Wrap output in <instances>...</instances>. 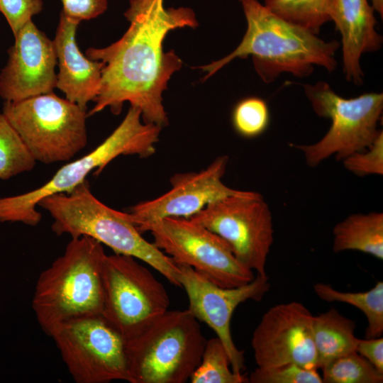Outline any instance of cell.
<instances>
[{"mask_svg": "<svg viewBox=\"0 0 383 383\" xmlns=\"http://www.w3.org/2000/svg\"><path fill=\"white\" fill-rule=\"evenodd\" d=\"M323 383H382L383 373L353 351L321 367Z\"/></svg>", "mask_w": 383, "mask_h": 383, "instance_id": "obj_25", "label": "cell"}, {"mask_svg": "<svg viewBox=\"0 0 383 383\" xmlns=\"http://www.w3.org/2000/svg\"><path fill=\"white\" fill-rule=\"evenodd\" d=\"M137 229L150 232L152 243L177 264L191 267L219 287H237L255 278L223 239L189 218H165Z\"/></svg>", "mask_w": 383, "mask_h": 383, "instance_id": "obj_10", "label": "cell"}, {"mask_svg": "<svg viewBox=\"0 0 383 383\" xmlns=\"http://www.w3.org/2000/svg\"><path fill=\"white\" fill-rule=\"evenodd\" d=\"M62 12L68 18L79 21L90 20L107 9V0H61Z\"/></svg>", "mask_w": 383, "mask_h": 383, "instance_id": "obj_30", "label": "cell"}, {"mask_svg": "<svg viewBox=\"0 0 383 383\" xmlns=\"http://www.w3.org/2000/svg\"><path fill=\"white\" fill-rule=\"evenodd\" d=\"M35 163L17 132L0 113V179L29 172Z\"/></svg>", "mask_w": 383, "mask_h": 383, "instance_id": "obj_24", "label": "cell"}, {"mask_svg": "<svg viewBox=\"0 0 383 383\" xmlns=\"http://www.w3.org/2000/svg\"><path fill=\"white\" fill-rule=\"evenodd\" d=\"M223 239L244 266L266 276L274 240L272 216L262 195L244 191L206 206L189 218Z\"/></svg>", "mask_w": 383, "mask_h": 383, "instance_id": "obj_11", "label": "cell"}, {"mask_svg": "<svg viewBox=\"0 0 383 383\" xmlns=\"http://www.w3.org/2000/svg\"><path fill=\"white\" fill-rule=\"evenodd\" d=\"M333 250H356L383 260V213H353L333 229Z\"/></svg>", "mask_w": 383, "mask_h": 383, "instance_id": "obj_19", "label": "cell"}, {"mask_svg": "<svg viewBox=\"0 0 383 383\" xmlns=\"http://www.w3.org/2000/svg\"><path fill=\"white\" fill-rule=\"evenodd\" d=\"M179 283L187 294L188 310L199 321L209 326L223 343L232 370L242 374L245 370L243 351L235 345L231 331L235 309L248 300L260 301L270 287L269 277L256 274L249 283L233 288L219 287L189 266L177 264Z\"/></svg>", "mask_w": 383, "mask_h": 383, "instance_id": "obj_13", "label": "cell"}, {"mask_svg": "<svg viewBox=\"0 0 383 383\" xmlns=\"http://www.w3.org/2000/svg\"><path fill=\"white\" fill-rule=\"evenodd\" d=\"M228 161V156H220L199 172L174 174L169 191L134 205L127 218L136 228L165 218H189L213 201L243 193L222 182Z\"/></svg>", "mask_w": 383, "mask_h": 383, "instance_id": "obj_15", "label": "cell"}, {"mask_svg": "<svg viewBox=\"0 0 383 383\" xmlns=\"http://www.w3.org/2000/svg\"><path fill=\"white\" fill-rule=\"evenodd\" d=\"M206 340L188 310H167L126 341L130 383H184L199 365Z\"/></svg>", "mask_w": 383, "mask_h": 383, "instance_id": "obj_6", "label": "cell"}, {"mask_svg": "<svg viewBox=\"0 0 383 383\" xmlns=\"http://www.w3.org/2000/svg\"><path fill=\"white\" fill-rule=\"evenodd\" d=\"M355 329V323L335 309L313 316L312 331L317 368L355 351L358 338Z\"/></svg>", "mask_w": 383, "mask_h": 383, "instance_id": "obj_20", "label": "cell"}, {"mask_svg": "<svg viewBox=\"0 0 383 383\" xmlns=\"http://www.w3.org/2000/svg\"><path fill=\"white\" fill-rule=\"evenodd\" d=\"M371 5L374 10L381 16L383 15V0H371Z\"/></svg>", "mask_w": 383, "mask_h": 383, "instance_id": "obj_32", "label": "cell"}, {"mask_svg": "<svg viewBox=\"0 0 383 383\" xmlns=\"http://www.w3.org/2000/svg\"><path fill=\"white\" fill-rule=\"evenodd\" d=\"M345 168L360 177L383 174V131L364 150L355 152L343 160Z\"/></svg>", "mask_w": 383, "mask_h": 383, "instance_id": "obj_28", "label": "cell"}, {"mask_svg": "<svg viewBox=\"0 0 383 383\" xmlns=\"http://www.w3.org/2000/svg\"><path fill=\"white\" fill-rule=\"evenodd\" d=\"M313 316L302 303L295 301L268 309L251 340L257 367L295 363L318 369L312 331Z\"/></svg>", "mask_w": 383, "mask_h": 383, "instance_id": "obj_14", "label": "cell"}, {"mask_svg": "<svg viewBox=\"0 0 383 383\" xmlns=\"http://www.w3.org/2000/svg\"><path fill=\"white\" fill-rule=\"evenodd\" d=\"M79 23L61 11L52 40L59 69L56 88L65 99L87 109L99 93L104 63L88 58L79 50L76 40Z\"/></svg>", "mask_w": 383, "mask_h": 383, "instance_id": "obj_18", "label": "cell"}, {"mask_svg": "<svg viewBox=\"0 0 383 383\" xmlns=\"http://www.w3.org/2000/svg\"><path fill=\"white\" fill-rule=\"evenodd\" d=\"M313 290L321 299L328 302H342L360 309L365 316L367 326L366 338H378L383 333V282L379 281L366 292H345L331 284L316 283Z\"/></svg>", "mask_w": 383, "mask_h": 383, "instance_id": "obj_21", "label": "cell"}, {"mask_svg": "<svg viewBox=\"0 0 383 383\" xmlns=\"http://www.w3.org/2000/svg\"><path fill=\"white\" fill-rule=\"evenodd\" d=\"M49 336L77 383L129 382L126 340L101 314L62 323Z\"/></svg>", "mask_w": 383, "mask_h": 383, "instance_id": "obj_12", "label": "cell"}, {"mask_svg": "<svg viewBox=\"0 0 383 383\" xmlns=\"http://www.w3.org/2000/svg\"><path fill=\"white\" fill-rule=\"evenodd\" d=\"M2 113L35 162L69 161L87 144V109L53 92L4 101Z\"/></svg>", "mask_w": 383, "mask_h": 383, "instance_id": "obj_7", "label": "cell"}, {"mask_svg": "<svg viewBox=\"0 0 383 383\" xmlns=\"http://www.w3.org/2000/svg\"><path fill=\"white\" fill-rule=\"evenodd\" d=\"M374 9L369 0H329L328 12L341 35L343 70L345 79L363 82L360 60L363 54L379 50L382 37L376 30Z\"/></svg>", "mask_w": 383, "mask_h": 383, "instance_id": "obj_17", "label": "cell"}, {"mask_svg": "<svg viewBox=\"0 0 383 383\" xmlns=\"http://www.w3.org/2000/svg\"><path fill=\"white\" fill-rule=\"evenodd\" d=\"M42 0H0V13L14 35L33 16L42 10Z\"/></svg>", "mask_w": 383, "mask_h": 383, "instance_id": "obj_29", "label": "cell"}, {"mask_svg": "<svg viewBox=\"0 0 383 383\" xmlns=\"http://www.w3.org/2000/svg\"><path fill=\"white\" fill-rule=\"evenodd\" d=\"M247 21L246 32L237 48L227 56L200 66L209 78L236 57L251 56L255 72L265 83L281 74L307 77L315 66L333 72L340 43L326 41L311 31L275 15L257 0H238Z\"/></svg>", "mask_w": 383, "mask_h": 383, "instance_id": "obj_2", "label": "cell"}, {"mask_svg": "<svg viewBox=\"0 0 383 383\" xmlns=\"http://www.w3.org/2000/svg\"><path fill=\"white\" fill-rule=\"evenodd\" d=\"M192 383H247L248 378L235 373L227 352L217 338L206 340L201 362L190 379Z\"/></svg>", "mask_w": 383, "mask_h": 383, "instance_id": "obj_23", "label": "cell"}, {"mask_svg": "<svg viewBox=\"0 0 383 383\" xmlns=\"http://www.w3.org/2000/svg\"><path fill=\"white\" fill-rule=\"evenodd\" d=\"M270 114L267 102L262 98L249 96L240 100L232 112L235 131L246 138L262 134L268 128Z\"/></svg>", "mask_w": 383, "mask_h": 383, "instance_id": "obj_26", "label": "cell"}, {"mask_svg": "<svg viewBox=\"0 0 383 383\" xmlns=\"http://www.w3.org/2000/svg\"><path fill=\"white\" fill-rule=\"evenodd\" d=\"M329 0H264V5L279 17L318 34L331 21Z\"/></svg>", "mask_w": 383, "mask_h": 383, "instance_id": "obj_22", "label": "cell"}, {"mask_svg": "<svg viewBox=\"0 0 383 383\" xmlns=\"http://www.w3.org/2000/svg\"><path fill=\"white\" fill-rule=\"evenodd\" d=\"M106 256L97 240L86 235L74 238L64 253L41 272L32 308L48 335L70 321L102 314Z\"/></svg>", "mask_w": 383, "mask_h": 383, "instance_id": "obj_3", "label": "cell"}, {"mask_svg": "<svg viewBox=\"0 0 383 383\" xmlns=\"http://www.w3.org/2000/svg\"><path fill=\"white\" fill-rule=\"evenodd\" d=\"M165 0H130L124 13L130 26L110 45L89 48L85 55L104 63L95 105L88 116L109 107L119 114L123 105L138 108L143 122L162 128L168 124L162 93L182 65L174 50L165 52L167 33L176 28H195L199 23L190 8H166Z\"/></svg>", "mask_w": 383, "mask_h": 383, "instance_id": "obj_1", "label": "cell"}, {"mask_svg": "<svg viewBox=\"0 0 383 383\" xmlns=\"http://www.w3.org/2000/svg\"><path fill=\"white\" fill-rule=\"evenodd\" d=\"M38 206L53 219L52 229L57 235L72 238L90 237L110 248L116 254L141 260L181 287L179 268L168 255L146 240L126 216V212L106 206L91 193L87 179L69 193L43 199Z\"/></svg>", "mask_w": 383, "mask_h": 383, "instance_id": "obj_4", "label": "cell"}, {"mask_svg": "<svg viewBox=\"0 0 383 383\" xmlns=\"http://www.w3.org/2000/svg\"><path fill=\"white\" fill-rule=\"evenodd\" d=\"M162 128L143 122L140 110L131 106L118 127L95 149L61 167L44 184L21 194L0 197V222H19L36 226L42 215L38 203L49 196L69 193L93 171L99 174L120 155L146 158L155 151Z\"/></svg>", "mask_w": 383, "mask_h": 383, "instance_id": "obj_5", "label": "cell"}, {"mask_svg": "<svg viewBox=\"0 0 383 383\" xmlns=\"http://www.w3.org/2000/svg\"><path fill=\"white\" fill-rule=\"evenodd\" d=\"M248 378L250 383H323L317 369L295 363L257 367Z\"/></svg>", "mask_w": 383, "mask_h": 383, "instance_id": "obj_27", "label": "cell"}, {"mask_svg": "<svg viewBox=\"0 0 383 383\" xmlns=\"http://www.w3.org/2000/svg\"><path fill=\"white\" fill-rule=\"evenodd\" d=\"M355 351L367 360L378 371L383 373V338L357 340Z\"/></svg>", "mask_w": 383, "mask_h": 383, "instance_id": "obj_31", "label": "cell"}, {"mask_svg": "<svg viewBox=\"0 0 383 383\" xmlns=\"http://www.w3.org/2000/svg\"><path fill=\"white\" fill-rule=\"evenodd\" d=\"M13 36L0 72V96L4 101H17L53 92L57 84L53 41L32 20Z\"/></svg>", "mask_w": 383, "mask_h": 383, "instance_id": "obj_16", "label": "cell"}, {"mask_svg": "<svg viewBox=\"0 0 383 383\" xmlns=\"http://www.w3.org/2000/svg\"><path fill=\"white\" fill-rule=\"evenodd\" d=\"M102 316L126 341L135 338L169 310L164 285L137 259L106 256Z\"/></svg>", "mask_w": 383, "mask_h": 383, "instance_id": "obj_9", "label": "cell"}, {"mask_svg": "<svg viewBox=\"0 0 383 383\" xmlns=\"http://www.w3.org/2000/svg\"><path fill=\"white\" fill-rule=\"evenodd\" d=\"M305 94L313 111L328 118L331 127L324 136L311 145L290 144L301 150L306 165L318 166L335 155L338 160L368 148L381 131L377 128L383 109V94L369 92L345 99L326 82L304 84Z\"/></svg>", "mask_w": 383, "mask_h": 383, "instance_id": "obj_8", "label": "cell"}]
</instances>
